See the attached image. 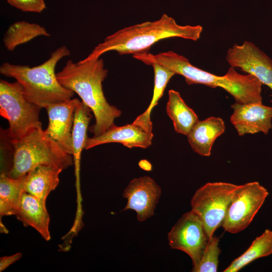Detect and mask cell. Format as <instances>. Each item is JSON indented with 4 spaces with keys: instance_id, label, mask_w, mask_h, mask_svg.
Returning <instances> with one entry per match:
<instances>
[{
    "instance_id": "obj_11",
    "label": "cell",
    "mask_w": 272,
    "mask_h": 272,
    "mask_svg": "<svg viewBox=\"0 0 272 272\" xmlns=\"http://www.w3.org/2000/svg\"><path fill=\"white\" fill-rule=\"evenodd\" d=\"M80 102L77 98L46 106L48 124L45 134L54 141L66 153L73 155L72 130L74 115Z\"/></svg>"
},
{
    "instance_id": "obj_1",
    "label": "cell",
    "mask_w": 272,
    "mask_h": 272,
    "mask_svg": "<svg viewBox=\"0 0 272 272\" xmlns=\"http://www.w3.org/2000/svg\"><path fill=\"white\" fill-rule=\"evenodd\" d=\"M103 60L100 58L77 62L69 60L56 73L57 79L64 87L76 93L93 112L95 123L89 128L94 136H98L113 126L121 111L110 104L105 97L102 83L107 76Z\"/></svg>"
},
{
    "instance_id": "obj_26",
    "label": "cell",
    "mask_w": 272,
    "mask_h": 272,
    "mask_svg": "<svg viewBox=\"0 0 272 272\" xmlns=\"http://www.w3.org/2000/svg\"><path fill=\"white\" fill-rule=\"evenodd\" d=\"M22 256L20 252L8 256L2 257L0 258V271L2 272L15 261L18 260Z\"/></svg>"
},
{
    "instance_id": "obj_7",
    "label": "cell",
    "mask_w": 272,
    "mask_h": 272,
    "mask_svg": "<svg viewBox=\"0 0 272 272\" xmlns=\"http://www.w3.org/2000/svg\"><path fill=\"white\" fill-rule=\"evenodd\" d=\"M239 185L224 182H208L192 196L191 211L201 220L209 239L221 226L228 207Z\"/></svg>"
},
{
    "instance_id": "obj_16",
    "label": "cell",
    "mask_w": 272,
    "mask_h": 272,
    "mask_svg": "<svg viewBox=\"0 0 272 272\" xmlns=\"http://www.w3.org/2000/svg\"><path fill=\"white\" fill-rule=\"evenodd\" d=\"M225 129L224 122L220 117L211 116L198 120L187 135L188 142L195 153L202 156H210L215 140Z\"/></svg>"
},
{
    "instance_id": "obj_22",
    "label": "cell",
    "mask_w": 272,
    "mask_h": 272,
    "mask_svg": "<svg viewBox=\"0 0 272 272\" xmlns=\"http://www.w3.org/2000/svg\"><path fill=\"white\" fill-rule=\"evenodd\" d=\"M40 36H50V35L44 27L38 24L21 21L9 26L3 40L5 48L12 51L17 46Z\"/></svg>"
},
{
    "instance_id": "obj_12",
    "label": "cell",
    "mask_w": 272,
    "mask_h": 272,
    "mask_svg": "<svg viewBox=\"0 0 272 272\" xmlns=\"http://www.w3.org/2000/svg\"><path fill=\"white\" fill-rule=\"evenodd\" d=\"M161 194V187L151 177L134 178L123 192V197L127 199L123 211H134L138 221L144 222L154 215Z\"/></svg>"
},
{
    "instance_id": "obj_24",
    "label": "cell",
    "mask_w": 272,
    "mask_h": 272,
    "mask_svg": "<svg viewBox=\"0 0 272 272\" xmlns=\"http://www.w3.org/2000/svg\"><path fill=\"white\" fill-rule=\"evenodd\" d=\"M219 238L213 236L209 239L198 266L192 269L193 272H216L221 250L219 246Z\"/></svg>"
},
{
    "instance_id": "obj_15",
    "label": "cell",
    "mask_w": 272,
    "mask_h": 272,
    "mask_svg": "<svg viewBox=\"0 0 272 272\" xmlns=\"http://www.w3.org/2000/svg\"><path fill=\"white\" fill-rule=\"evenodd\" d=\"M15 216L25 226L34 228L45 240L50 239V218L46 203L24 191Z\"/></svg>"
},
{
    "instance_id": "obj_19",
    "label": "cell",
    "mask_w": 272,
    "mask_h": 272,
    "mask_svg": "<svg viewBox=\"0 0 272 272\" xmlns=\"http://www.w3.org/2000/svg\"><path fill=\"white\" fill-rule=\"evenodd\" d=\"M91 110L82 101L78 104L74 115L72 130L73 160L75 165V174L77 181H79L80 164L81 153L85 149L88 139L87 131L89 123L92 118Z\"/></svg>"
},
{
    "instance_id": "obj_13",
    "label": "cell",
    "mask_w": 272,
    "mask_h": 272,
    "mask_svg": "<svg viewBox=\"0 0 272 272\" xmlns=\"http://www.w3.org/2000/svg\"><path fill=\"white\" fill-rule=\"evenodd\" d=\"M233 113L230 121L240 136L263 132L267 134L272 127V106L261 103L240 104L231 106Z\"/></svg>"
},
{
    "instance_id": "obj_25",
    "label": "cell",
    "mask_w": 272,
    "mask_h": 272,
    "mask_svg": "<svg viewBox=\"0 0 272 272\" xmlns=\"http://www.w3.org/2000/svg\"><path fill=\"white\" fill-rule=\"evenodd\" d=\"M12 6L24 12L40 13L46 8L44 0H7Z\"/></svg>"
},
{
    "instance_id": "obj_14",
    "label": "cell",
    "mask_w": 272,
    "mask_h": 272,
    "mask_svg": "<svg viewBox=\"0 0 272 272\" xmlns=\"http://www.w3.org/2000/svg\"><path fill=\"white\" fill-rule=\"evenodd\" d=\"M153 137L152 132L133 122L121 126L114 124L102 134L88 138L85 149L111 143H120L129 149H146L152 145Z\"/></svg>"
},
{
    "instance_id": "obj_2",
    "label": "cell",
    "mask_w": 272,
    "mask_h": 272,
    "mask_svg": "<svg viewBox=\"0 0 272 272\" xmlns=\"http://www.w3.org/2000/svg\"><path fill=\"white\" fill-rule=\"evenodd\" d=\"M133 57L146 64L156 62L183 76L188 85L202 84L211 88L220 87L230 93L240 104L262 103V84L254 76L241 75L231 66L223 76L200 69L185 57L173 51L153 54L148 52L135 54Z\"/></svg>"
},
{
    "instance_id": "obj_9",
    "label": "cell",
    "mask_w": 272,
    "mask_h": 272,
    "mask_svg": "<svg viewBox=\"0 0 272 272\" xmlns=\"http://www.w3.org/2000/svg\"><path fill=\"white\" fill-rule=\"evenodd\" d=\"M171 248L181 250L190 257L193 268L199 264L209 240L203 223L191 210L184 214L167 235Z\"/></svg>"
},
{
    "instance_id": "obj_6",
    "label": "cell",
    "mask_w": 272,
    "mask_h": 272,
    "mask_svg": "<svg viewBox=\"0 0 272 272\" xmlns=\"http://www.w3.org/2000/svg\"><path fill=\"white\" fill-rule=\"evenodd\" d=\"M42 108L28 101L21 84L0 81V115L8 120L9 128L1 130L10 139H20L42 127L39 113Z\"/></svg>"
},
{
    "instance_id": "obj_3",
    "label": "cell",
    "mask_w": 272,
    "mask_h": 272,
    "mask_svg": "<svg viewBox=\"0 0 272 272\" xmlns=\"http://www.w3.org/2000/svg\"><path fill=\"white\" fill-rule=\"evenodd\" d=\"M202 32L200 25H180L164 14L157 20L126 27L108 36L83 59L98 58L110 51L120 55L146 52L159 41L172 37L196 41Z\"/></svg>"
},
{
    "instance_id": "obj_20",
    "label": "cell",
    "mask_w": 272,
    "mask_h": 272,
    "mask_svg": "<svg viewBox=\"0 0 272 272\" xmlns=\"http://www.w3.org/2000/svg\"><path fill=\"white\" fill-rule=\"evenodd\" d=\"M150 65L153 66L154 72L153 97L147 109L138 116L133 122L141 126L146 130L152 132V122L150 117L151 112L163 96L170 80L176 74L169 69L158 63L153 62Z\"/></svg>"
},
{
    "instance_id": "obj_17",
    "label": "cell",
    "mask_w": 272,
    "mask_h": 272,
    "mask_svg": "<svg viewBox=\"0 0 272 272\" xmlns=\"http://www.w3.org/2000/svg\"><path fill=\"white\" fill-rule=\"evenodd\" d=\"M62 171L57 167L47 165H39L33 168L24 175L25 192L46 203L48 195L59 183V176Z\"/></svg>"
},
{
    "instance_id": "obj_10",
    "label": "cell",
    "mask_w": 272,
    "mask_h": 272,
    "mask_svg": "<svg viewBox=\"0 0 272 272\" xmlns=\"http://www.w3.org/2000/svg\"><path fill=\"white\" fill-rule=\"evenodd\" d=\"M226 59L231 66L254 76L272 90V60L253 43L245 41L241 45L234 44Z\"/></svg>"
},
{
    "instance_id": "obj_5",
    "label": "cell",
    "mask_w": 272,
    "mask_h": 272,
    "mask_svg": "<svg viewBox=\"0 0 272 272\" xmlns=\"http://www.w3.org/2000/svg\"><path fill=\"white\" fill-rule=\"evenodd\" d=\"M70 53L65 46H61L40 65L30 67L5 62L0 67V73L15 79L21 84L26 98L44 108L50 104L69 100L75 94L59 83L55 72L58 61Z\"/></svg>"
},
{
    "instance_id": "obj_21",
    "label": "cell",
    "mask_w": 272,
    "mask_h": 272,
    "mask_svg": "<svg viewBox=\"0 0 272 272\" xmlns=\"http://www.w3.org/2000/svg\"><path fill=\"white\" fill-rule=\"evenodd\" d=\"M24 175L19 178L9 177L4 173L0 176L1 216L15 215L25 191Z\"/></svg>"
},
{
    "instance_id": "obj_8",
    "label": "cell",
    "mask_w": 272,
    "mask_h": 272,
    "mask_svg": "<svg viewBox=\"0 0 272 272\" xmlns=\"http://www.w3.org/2000/svg\"><path fill=\"white\" fill-rule=\"evenodd\" d=\"M257 181L239 185L227 210L221 226L225 231L238 233L246 229L268 195Z\"/></svg>"
},
{
    "instance_id": "obj_23",
    "label": "cell",
    "mask_w": 272,
    "mask_h": 272,
    "mask_svg": "<svg viewBox=\"0 0 272 272\" xmlns=\"http://www.w3.org/2000/svg\"><path fill=\"white\" fill-rule=\"evenodd\" d=\"M272 253V231L266 229L256 237L248 249L233 260L224 272H237L254 260Z\"/></svg>"
},
{
    "instance_id": "obj_18",
    "label": "cell",
    "mask_w": 272,
    "mask_h": 272,
    "mask_svg": "<svg viewBox=\"0 0 272 272\" xmlns=\"http://www.w3.org/2000/svg\"><path fill=\"white\" fill-rule=\"evenodd\" d=\"M166 112L177 133L186 135L199 120L194 111L188 107L180 93L174 90L168 92Z\"/></svg>"
},
{
    "instance_id": "obj_4",
    "label": "cell",
    "mask_w": 272,
    "mask_h": 272,
    "mask_svg": "<svg viewBox=\"0 0 272 272\" xmlns=\"http://www.w3.org/2000/svg\"><path fill=\"white\" fill-rule=\"evenodd\" d=\"M3 148L7 152L3 158L1 173L19 178L39 165L64 170L73 164L72 155L65 153L42 127L36 128L18 139H10L1 130Z\"/></svg>"
}]
</instances>
